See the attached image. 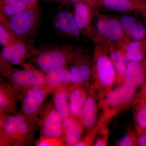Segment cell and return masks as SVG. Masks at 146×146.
I'll list each match as a JSON object with an SVG mask.
<instances>
[{"label": "cell", "mask_w": 146, "mask_h": 146, "mask_svg": "<svg viewBox=\"0 0 146 146\" xmlns=\"http://www.w3.org/2000/svg\"><path fill=\"white\" fill-rule=\"evenodd\" d=\"M37 128L20 111L0 115V146L33 145Z\"/></svg>", "instance_id": "1"}, {"label": "cell", "mask_w": 146, "mask_h": 146, "mask_svg": "<svg viewBox=\"0 0 146 146\" xmlns=\"http://www.w3.org/2000/svg\"><path fill=\"white\" fill-rule=\"evenodd\" d=\"M94 44L92 78L96 89L100 106L105 97L117 82V74L109 56L108 47L98 42H94Z\"/></svg>", "instance_id": "2"}, {"label": "cell", "mask_w": 146, "mask_h": 146, "mask_svg": "<svg viewBox=\"0 0 146 146\" xmlns=\"http://www.w3.org/2000/svg\"><path fill=\"white\" fill-rule=\"evenodd\" d=\"M82 48L71 45H57L38 48L31 63L44 73L68 66Z\"/></svg>", "instance_id": "3"}, {"label": "cell", "mask_w": 146, "mask_h": 146, "mask_svg": "<svg viewBox=\"0 0 146 146\" xmlns=\"http://www.w3.org/2000/svg\"><path fill=\"white\" fill-rule=\"evenodd\" d=\"M42 17L39 7L29 9L8 18L0 15V23L18 39L33 44V37L37 31Z\"/></svg>", "instance_id": "4"}, {"label": "cell", "mask_w": 146, "mask_h": 146, "mask_svg": "<svg viewBox=\"0 0 146 146\" xmlns=\"http://www.w3.org/2000/svg\"><path fill=\"white\" fill-rule=\"evenodd\" d=\"M23 70H18L13 66L0 64V72L18 90H24L35 86H46L44 73L31 63L21 65Z\"/></svg>", "instance_id": "5"}, {"label": "cell", "mask_w": 146, "mask_h": 146, "mask_svg": "<svg viewBox=\"0 0 146 146\" xmlns=\"http://www.w3.org/2000/svg\"><path fill=\"white\" fill-rule=\"evenodd\" d=\"M95 35L93 40L109 46L116 44L119 46L130 40L125 33L119 19L96 12Z\"/></svg>", "instance_id": "6"}, {"label": "cell", "mask_w": 146, "mask_h": 146, "mask_svg": "<svg viewBox=\"0 0 146 146\" xmlns=\"http://www.w3.org/2000/svg\"><path fill=\"white\" fill-rule=\"evenodd\" d=\"M136 89L124 83L112 88L100 106L102 111L101 117L110 121L121 111L132 104L137 95Z\"/></svg>", "instance_id": "7"}, {"label": "cell", "mask_w": 146, "mask_h": 146, "mask_svg": "<svg viewBox=\"0 0 146 146\" xmlns=\"http://www.w3.org/2000/svg\"><path fill=\"white\" fill-rule=\"evenodd\" d=\"M20 111L28 120L38 128L39 113L47 96L53 94L46 86H35L18 90Z\"/></svg>", "instance_id": "8"}, {"label": "cell", "mask_w": 146, "mask_h": 146, "mask_svg": "<svg viewBox=\"0 0 146 146\" xmlns=\"http://www.w3.org/2000/svg\"><path fill=\"white\" fill-rule=\"evenodd\" d=\"M63 120L52 101L45 102L39 113V137L63 139Z\"/></svg>", "instance_id": "9"}, {"label": "cell", "mask_w": 146, "mask_h": 146, "mask_svg": "<svg viewBox=\"0 0 146 146\" xmlns=\"http://www.w3.org/2000/svg\"><path fill=\"white\" fill-rule=\"evenodd\" d=\"M92 57L82 48L69 65L70 87L88 85L92 78Z\"/></svg>", "instance_id": "10"}, {"label": "cell", "mask_w": 146, "mask_h": 146, "mask_svg": "<svg viewBox=\"0 0 146 146\" xmlns=\"http://www.w3.org/2000/svg\"><path fill=\"white\" fill-rule=\"evenodd\" d=\"M37 50L33 44L20 40L12 46L2 48L0 53V64L21 66L27 59L35 55Z\"/></svg>", "instance_id": "11"}, {"label": "cell", "mask_w": 146, "mask_h": 146, "mask_svg": "<svg viewBox=\"0 0 146 146\" xmlns=\"http://www.w3.org/2000/svg\"><path fill=\"white\" fill-rule=\"evenodd\" d=\"M98 94L93 82L88 86L87 98L79 117L78 119L85 130L90 129L98 122Z\"/></svg>", "instance_id": "12"}, {"label": "cell", "mask_w": 146, "mask_h": 146, "mask_svg": "<svg viewBox=\"0 0 146 146\" xmlns=\"http://www.w3.org/2000/svg\"><path fill=\"white\" fill-rule=\"evenodd\" d=\"M53 25L56 33L60 36L71 39H80L81 33L74 13L63 9L57 11L53 19Z\"/></svg>", "instance_id": "13"}, {"label": "cell", "mask_w": 146, "mask_h": 146, "mask_svg": "<svg viewBox=\"0 0 146 146\" xmlns=\"http://www.w3.org/2000/svg\"><path fill=\"white\" fill-rule=\"evenodd\" d=\"M73 6L75 19L82 35L93 40L95 35L93 21L96 11L82 2L76 3Z\"/></svg>", "instance_id": "14"}, {"label": "cell", "mask_w": 146, "mask_h": 146, "mask_svg": "<svg viewBox=\"0 0 146 146\" xmlns=\"http://www.w3.org/2000/svg\"><path fill=\"white\" fill-rule=\"evenodd\" d=\"M19 91L3 77H0V115L18 112Z\"/></svg>", "instance_id": "15"}, {"label": "cell", "mask_w": 146, "mask_h": 146, "mask_svg": "<svg viewBox=\"0 0 146 146\" xmlns=\"http://www.w3.org/2000/svg\"><path fill=\"white\" fill-rule=\"evenodd\" d=\"M44 76L46 86L52 91L53 94L60 90L68 89L71 86L69 66L45 73Z\"/></svg>", "instance_id": "16"}, {"label": "cell", "mask_w": 146, "mask_h": 146, "mask_svg": "<svg viewBox=\"0 0 146 146\" xmlns=\"http://www.w3.org/2000/svg\"><path fill=\"white\" fill-rule=\"evenodd\" d=\"M62 129L65 146H76L83 137L85 130L79 120L71 116L63 119Z\"/></svg>", "instance_id": "17"}, {"label": "cell", "mask_w": 146, "mask_h": 146, "mask_svg": "<svg viewBox=\"0 0 146 146\" xmlns=\"http://www.w3.org/2000/svg\"><path fill=\"white\" fill-rule=\"evenodd\" d=\"M146 81V56L140 62H129L123 83L137 89Z\"/></svg>", "instance_id": "18"}, {"label": "cell", "mask_w": 146, "mask_h": 146, "mask_svg": "<svg viewBox=\"0 0 146 146\" xmlns=\"http://www.w3.org/2000/svg\"><path fill=\"white\" fill-rule=\"evenodd\" d=\"M89 85L73 86L68 89L71 116L78 119L82 108L87 98Z\"/></svg>", "instance_id": "19"}, {"label": "cell", "mask_w": 146, "mask_h": 146, "mask_svg": "<svg viewBox=\"0 0 146 146\" xmlns=\"http://www.w3.org/2000/svg\"><path fill=\"white\" fill-rule=\"evenodd\" d=\"M108 54L112 61L117 74L118 84L123 83L128 63L127 60L120 48L116 44H111L108 47Z\"/></svg>", "instance_id": "20"}, {"label": "cell", "mask_w": 146, "mask_h": 146, "mask_svg": "<svg viewBox=\"0 0 146 146\" xmlns=\"http://www.w3.org/2000/svg\"><path fill=\"white\" fill-rule=\"evenodd\" d=\"M145 39L128 40L119 47L129 62H140L146 57Z\"/></svg>", "instance_id": "21"}, {"label": "cell", "mask_w": 146, "mask_h": 146, "mask_svg": "<svg viewBox=\"0 0 146 146\" xmlns=\"http://www.w3.org/2000/svg\"><path fill=\"white\" fill-rule=\"evenodd\" d=\"M135 130H146V92L141 89L132 103Z\"/></svg>", "instance_id": "22"}, {"label": "cell", "mask_w": 146, "mask_h": 146, "mask_svg": "<svg viewBox=\"0 0 146 146\" xmlns=\"http://www.w3.org/2000/svg\"><path fill=\"white\" fill-rule=\"evenodd\" d=\"M100 7L108 10L126 12L140 9L135 0H98Z\"/></svg>", "instance_id": "23"}, {"label": "cell", "mask_w": 146, "mask_h": 146, "mask_svg": "<svg viewBox=\"0 0 146 146\" xmlns=\"http://www.w3.org/2000/svg\"><path fill=\"white\" fill-rule=\"evenodd\" d=\"M52 102L55 109L63 119L71 116L68 89H63L54 93Z\"/></svg>", "instance_id": "24"}, {"label": "cell", "mask_w": 146, "mask_h": 146, "mask_svg": "<svg viewBox=\"0 0 146 146\" xmlns=\"http://www.w3.org/2000/svg\"><path fill=\"white\" fill-rule=\"evenodd\" d=\"M29 9L18 0H0V15L8 18Z\"/></svg>", "instance_id": "25"}, {"label": "cell", "mask_w": 146, "mask_h": 146, "mask_svg": "<svg viewBox=\"0 0 146 146\" xmlns=\"http://www.w3.org/2000/svg\"><path fill=\"white\" fill-rule=\"evenodd\" d=\"M101 125V121L99 119L96 125L86 131V133L76 146H93Z\"/></svg>", "instance_id": "26"}, {"label": "cell", "mask_w": 146, "mask_h": 146, "mask_svg": "<svg viewBox=\"0 0 146 146\" xmlns=\"http://www.w3.org/2000/svg\"><path fill=\"white\" fill-rule=\"evenodd\" d=\"M102 125L96 138L94 144V146H106L108 144L110 136V131L108 128L109 121H105L100 118Z\"/></svg>", "instance_id": "27"}, {"label": "cell", "mask_w": 146, "mask_h": 146, "mask_svg": "<svg viewBox=\"0 0 146 146\" xmlns=\"http://www.w3.org/2000/svg\"><path fill=\"white\" fill-rule=\"evenodd\" d=\"M20 40L0 23V44L3 48L12 46Z\"/></svg>", "instance_id": "28"}, {"label": "cell", "mask_w": 146, "mask_h": 146, "mask_svg": "<svg viewBox=\"0 0 146 146\" xmlns=\"http://www.w3.org/2000/svg\"><path fill=\"white\" fill-rule=\"evenodd\" d=\"M146 36V28L143 24L137 21L131 29L127 36L132 40L141 41Z\"/></svg>", "instance_id": "29"}, {"label": "cell", "mask_w": 146, "mask_h": 146, "mask_svg": "<svg viewBox=\"0 0 146 146\" xmlns=\"http://www.w3.org/2000/svg\"><path fill=\"white\" fill-rule=\"evenodd\" d=\"M115 145L117 146H137L136 131L129 129L117 141Z\"/></svg>", "instance_id": "30"}, {"label": "cell", "mask_w": 146, "mask_h": 146, "mask_svg": "<svg viewBox=\"0 0 146 146\" xmlns=\"http://www.w3.org/2000/svg\"><path fill=\"white\" fill-rule=\"evenodd\" d=\"M35 146H64L63 139L53 138L39 137L35 142Z\"/></svg>", "instance_id": "31"}, {"label": "cell", "mask_w": 146, "mask_h": 146, "mask_svg": "<svg viewBox=\"0 0 146 146\" xmlns=\"http://www.w3.org/2000/svg\"><path fill=\"white\" fill-rule=\"evenodd\" d=\"M125 33L127 36L131 29L137 21L136 18L128 15H122L119 19Z\"/></svg>", "instance_id": "32"}, {"label": "cell", "mask_w": 146, "mask_h": 146, "mask_svg": "<svg viewBox=\"0 0 146 146\" xmlns=\"http://www.w3.org/2000/svg\"><path fill=\"white\" fill-rule=\"evenodd\" d=\"M58 2L63 6H67L70 5H74L76 3L82 2L88 5L96 11L100 7L98 0H59Z\"/></svg>", "instance_id": "33"}, {"label": "cell", "mask_w": 146, "mask_h": 146, "mask_svg": "<svg viewBox=\"0 0 146 146\" xmlns=\"http://www.w3.org/2000/svg\"><path fill=\"white\" fill-rule=\"evenodd\" d=\"M137 146H146V130H135Z\"/></svg>", "instance_id": "34"}, {"label": "cell", "mask_w": 146, "mask_h": 146, "mask_svg": "<svg viewBox=\"0 0 146 146\" xmlns=\"http://www.w3.org/2000/svg\"><path fill=\"white\" fill-rule=\"evenodd\" d=\"M25 3L29 9H36L39 7L38 3L40 0H18Z\"/></svg>", "instance_id": "35"}, {"label": "cell", "mask_w": 146, "mask_h": 146, "mask_svg": "<svg viewBox=\"0 0 146 146\" xmlns=\"http://www.w3.org/2000/svg\"><path fill=\"white\" fill-rule=\"evenodd\" d=\"M140 7V9L146 6V0H135Z\"/></svg>", "instance_id": "36"}, {"label": "cell", "mask_w": 146, "mask_h": 146, "mask_svg": "<svg viewBox=\"0 0 146 146\" xmlns=\"http://www.w3.org/2000/svg\"><path fill=\"white\" fill-rule=\"evenodd\" d=\"M141 88H142V89H141L144 90V91H145L146 92V81L145 82V84H144L143 86H142V87H141Z\"/></svg>", "instance_id": "37"}, {"label": "cell", "mask_w": 146, "mask_h": 146, "mask_svg": "<svg viewBox=\"0 0 146 146\" xmlns=\"http://www.w3.org/2000/svg\"><path fill=\"white\" fill-rule=\"evenodd\" d=\"M40 1H51L52 0H40Z\"/></svg>", "instance_id": "38"}, {"label": "cell", "mask_w": 146, "mask_h": 146, "mask_svg": "<svg viewBox=\"0 0 146 146\" xmlns=\"http://www.w3.org/2000/svg\"><path fill=\"white\" fill-rule=\"evenodd\" d=\"M52 1H59V0H52Z\"/></svg>", "instance_id": "39"}]
</instances>
